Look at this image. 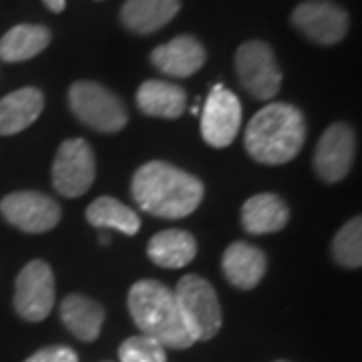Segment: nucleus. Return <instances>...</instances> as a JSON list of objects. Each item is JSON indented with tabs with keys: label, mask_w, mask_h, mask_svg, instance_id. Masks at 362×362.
Instances as JSON below:
<instances>
[{
	"label": "nucleus",
	"mask_w": 362,
	"mask_h": 362,
	"mask_svg": "<svg viewBox=\"0 0 362 362\" xmlns=\"http://www.w3.org/2000/svg\"><path fill=\"white\" fill-rule=\"evenodd\" d=\"M95 181V156L85 139H69L54 157L52 185L65 197H78L87 194Z\"/></svg>",
	"instance_id": "6e6552de"
},
{
	"label": "nucleus",
	"mask_w": 362,
	"mask_h": 362,
	"mask_svg": "<svg viewBox=\"0 0 362 362\" xmlns=\"http://www.w3.org/2000/svg\"><path fill=\"white\" fill-rule=\"evenodd\" d=\"M235 73L242 87L258 101H268L282 87V71L264 40H247L235 51Z\"/></svg>",
	"instance_id": "423d86ee"
},
{
	"label": "nucleus",
	"mask_w": 362,
	"mask_h": 362,
	"mask_svg": "<svg viewBox=\"0 0 362 362\" xmlns=\"http://www.w3.org/2000/svg\"><path fill=\"white\" fill-rule=\"evenodd\" d=\"M290 220V209L286 202L276 194H256L242 207V226L247 233L280 232Z\"/></svg>",
	"instance_id": "dca6fc26"
},
{
	"label": "nucleus",
	"mask_w": 362,
	"mask_h": 362,
	"mask_svg": "<svg viewBox=\"0 0 362 362\" xmlns=\"http://www.w3.org/2000/svg\"><path fill=\"white\" fill-rule=\"evenodd\" d=\"M45 107V95L35 87H25L0 99V135H14L30 127Z\"/></svg>",
	"instance_id": "2eb2a0df"
},
{
	"label": "nucleus",
	"mask_w": 362,
	"mask_h": 362,
	"mask_svg": "<svg viewBox=\"0 0 362 362\" xmlns=\"http://www.w3.org/2000/svg\"><path fill=\"white\" fill-rule=\"evenodd\" d=\"M242 125V103L221 85H216L202 111V135L211 147H228L238 137Z\"/></svg>",
	"instance_id": "9b49d317"
},
{
	"label": "nucleus",
	"mask_w": 362,
	"mask_h": 362,
	"mask_svg": "<svg viewBox=\"0 0 362 362\" xmlns=\"http://www.w3.org/2000/svg\"><path fill=\"white\" fill-rule=\"evenodd\" d=\"M54 306V276L42 259L28 262L16 276L14 310L28 322H40Z\"/></svg>",
	"instance_id": "0eeeda50"
},
{
	"label": "nucleus",
	"mask_w": 362,
	"mask_h": 362,
	"mask_svg": "<svg viewBox=\"0 0 362 362\" xmlns=\"http://www.w3.org/2000/svg\"><path fill=\"white\" fill-rule=\"evenodd\" d=\"M119 361L121 362H168L165 346L157 342L156 338L145 337H131L123 340L119 346Z\"/></svg>",
	"instance_id": "b1692460"
},
{
	"label": "nucleus",
	"mask_w": 362,
	"mask_h": 362,
	"mask_svg": "<svg viewBox=\"0 0 362 362\" xmlns=\"http://www.w3.org/2000/svg\"><path fill=\"white\" fill-rule=\"evenodd\" d=\"M25 362H78V356L73 349L63 346V344H54V346L37 350Z\"/></svg>",
	"instance_id": "393cba45"
},
{
	"label": "nucleus",
	"mask_w": 362,
	"mask_h": 362,
	"mask_svg": "<svg viewBox=\"0 0 362 362\" xmlns=\"http://www.w3.org/2000/svg\"><path fill=\"white\" fill-rule=\"evenodd\" d=\"M51 30L42 25H16L0 39V61L23 63L51 45Z\"/></svg>",
	"instance_id": "412c9836"
},
{
	"label": "nucleus",
	"mask_w": 362,
	"mask_h": 362,
	"mask_svg": "<svg viewBox=\"0 0 362 362\" xmlns=\"http://www.w3.org/2000/svg\"><path fill=\"white\" fill-rule=\"evenodd\" d=\"M292 25L318 45H337L349 33V14L330 0H306L292 13Z\"/></svg>",
	"instance_id": "9d476101"
},
{
	"label": "nucleus",
	"mask_w": 362,
	"mask_h": 362,
	"mask_svg": "<svg viewBox=\"0 0 362 362\" xmlns=\"http://www.w3.org/2000/svg\"><path fill=\"white\" fill-rule=\"evenodd\" d=\"M137 105L145 115L177 119L185 111L187 97L180 85L151 78L145 81L137 90Z\"/></svg>",
	"instance_id": "aec40b11"
},
{
	"label": "nucleus",
	"mask_w": 362,
	"mask_h": 362,
	"mask_svg": "<svg viewBox=\"0 0 362 362\" xmlns=\"http://www.w3.org/2000/svg\"><path fill=\"white\" fill-rule=\"evenodd\" d=\"M266 254L246 242H233L221 256V270L230 284L240 290L256 288L266 276Z\"/></svg>",
	"instance_id": "4468645a"
},
{
	"label": "nucleus",
	"mask_w": 362,
	"mask_h": 362,
	"mask_svg": "<svg viewBox=\"0 0 362 362\" xmlns=\"http://www.w3.org/2000/svg\"><path fill=\"white\" fill-rule=\"evenodd\" d=\"M127 306L141 334L156 338L165 349L181 350L194 344V338L181 320L175 294L165 284L157 280L135 282L127 296Z\"/></svg>",
	"instance_id": "7ed1b4c3"
},
{
	"label": "nucleus",
	"mask_w": 362,
	"mask_h": 362,
	"mask_svg": "<svg viewBox=\"0 0 362 362\" xmlns=\"http://www.w3.org/2000/svg\"><path fill=\"white\" fill-rule=\"evenodd\" d=\"M204 183L168 161H149L135 171L131 194L143 211L180 220L195 211L204 199Z\"/></svg>",
	"instance_id": "f257e3e1"
},
{
	"label": "nucleus",
	"mask_w": 362,
	"mask_h": 362,
	"mask_svg": "<svg viewBox=\"0 0 362 362\" xmlns=\"http://www.w3.org/2000/svg\"><path fill=\"white\" fill-rule=\"evenodd\" d=\"M356 137L346 123H334L324 131L314 153V169L326 183H338L349 175Z\"/></svg>",
	"instance_id": "f8f14e48"
},
{
	"label": "nucleus",
	"mask_w": 362,
	"mask_h": 362,
	"mask_svg": "<svg viewBox=\"0 0 362 362\" xmlns=\"http://www.w3.org/2000/svg\"><path fill=\"white\" fill-rule=\"evenodd\" d=\"M332 256L344 268L362 266V221L361 218L350 220L332 242Z\"/></svg>",
	"instance_id": "5701e85b"
},
{
	"label": "nucleus",
	"mask_w": 362,
	"mask_h": 362,
	"mask_svg": "<svg viewBox=\"0 0 362 362\" xmlns=\"http://www.w3.org/2000/svg\"><path fill=\"white\" fill-rule=\"evenodd\" d=\"M42 2L52 13H61V11H65L66 6V0H42Z\"/></svg>",
	"instance_id": "a878e982"
},
{
	"label": "nucleus",
	"mask_w": 362,
	"mask_h": 362,
	"mask_svg": "<svg viewBox=\"0 0 362 362\" xmlns=\"http://www.w3.org/2000/svg\"><path fill=\"white\" fill-rule=\"evenodd\" d=\"M181 320L194 342L211 340L221 328L220 298L211 284L197 274L183 276L175 288Z\"/></svg>",
	"instance_id": "20e7f679"
},
{
	"label": "nucleus",
	"mask_w": 362,
	"mask_h": 362,
	"mask_svg": "<svg viewBox=\"0 0 362 362\" xmlns=\"http://www.w3.org/2000/svg\"><path fill=\"white\" fill-rule=\"evenodd\" d=\"M197 254V242L189 232L185 230H165L156 233L147 246L149 259L169 270H177L187 266Z\"/></svg>",
	"instance_id": "6ab92c4d"
},
{
	"label": "nucleus",
	"mask_w": 362,
	"mask_h": 362,
	"mask_svg": "<svg viewBox=\"0 0 362 362\" xmlns=\"http://www.w3.org/2000/svg\"><path fill=\"white\" fill-rule=\"evenodd\" d=\"M61 320L66 330L83 342H93L101 334L105 322L103 306L81 294H69L61 302Z\"/></svg>",
	"instance_id": "a211bd4d"
},
{
	"label": "nucleus",
	"mask_w": 362,
	"mask_h": 362,
	"mask_svg": "<svg viewBox=\"0 0 362 362\" xmlns=\"http://www.w3.org/2000/svg\"><path fill=\"white\" fill-rule=\"evenodd\" d=\"M278 362H284V361H278Z\"/></svg>",
	"instance_id": "bb28decb"
},
{
	"label": "nucleus",
	"mask_w": 362,
	"mask_h": 362,
	"mask_svg": "<svg viewBox=\"0 0 362 362\" xmlns=\"http://www.w3.org/2000/svg\"><path fill=\"white\" fill-rule=\"evenodd\" d=\"M69 107L87 127L117 133L127 125V109L115 93L93 81H77L69 89Z\"/></svg>",
	"instance_id": "39448f33"
},
{
	"label": "nucleus",
	"mask_w": 362,
	"mask_h": 362,
	"mask_svg": "<svg viewBox=\"0 0 362 362\" xmlns=\"http://www.w3.org/2000/svg\"><path fill=\"white\" fill-rule=\"evenodd\" d=\"M306 141V121L294 105L270 103L247 123L246 151L264 165H282L300 153Z\"/></svg>",
	"instance_id": "f03ea898"
},
{
	"label": "nucleus",
	"mask_w": 362,
	"mask_h": 362,
	"mask_svg": "<svg viewBox=\"0 0 362 362\" xmlns=\"http://www.w3.org/2000/svg\"><path fill=\"white\" fill-rule=\"evenodd\" d=\"M0 214L26 233H42L61 221V206L40 192H14L0 202Z\"/></svg>",
	"instance_id": "1a4fd4ad"
},
{
	"label": "nucleus",
	"mask_w": 362,
	"mask_h": 362,
	"mask_svg": "<svg viewBox=\"0 0 362 362\" xmlns=\"http://www.w3.org/2000/svg\"><path fill=\"white\" fill-rule=\"evenodd\" d=\"M180 0H127L121 8L123 26L137 35H151L180 13Z\"/></svg>",
	"instance_id": "f3484780"
},
{
	"label": "nucleus",
	"mask_w": 362,
	"mask_h": 362,
	"mask_svg": "<svg viewBox=\"0 0 362 362\" xmlns=\"http://www.w3.org/2000/svg\"><path fill=\"white\" fill-rule=\"evenodd\" d=\"M151 63L169 77H192L206 63V49L194 37L181 35L169 40L168 45L157 47L151 52Z\"/></svg>",
	"instance_id": "ddd939ff"
},
{
	"label": "nucleus",
	"mask_w": 362,
	"mask_h": 362,
	"mask_svg": "<svg viewBox=\"0 0 362 362\" xmlns=\"http://www.w3.org/2000/svg\"><path fill=\"white\" fill-rule=\"evenodd\" d=\"M87 220L95 228H107V230H117L125 235H135L141 228L139 216L121 204L115 197H97L89 207H87Z\"/></svg>",
	"instance_id": "4be33fe9"
}]
</instances>
